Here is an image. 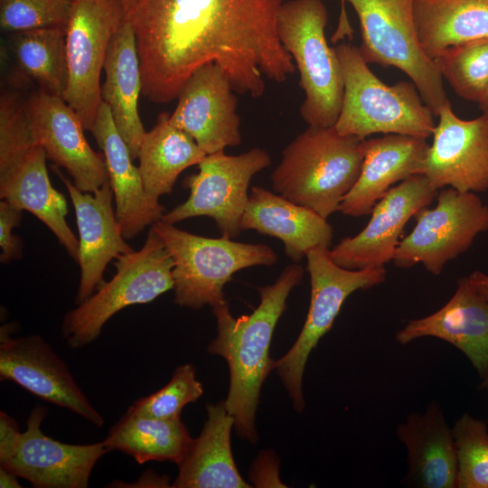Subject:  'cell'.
I'll return each mask as SVG.
<instances>
[{
    "instance_id": "obj_1",
    "label": "cell",
    "mask_w": 488,
    "mask_h": 488,
    "mask_svg": "<svg viewBox=\"0 0 488 488\" xmlns=\"http://www.w3.org/2000/svg\"><path fill=\"white\" fill-rule=\"evenodd\" d=\"M284 0H122L134 32L142 94L155 103L177 99L191 75L210 63L235 92L259 98L267 78L277 83L296 64L280 42Z\"/></svg>"
},
{
    "instance_id": "obj_2",
    "label": "cell",
    "mask_w": 488,
    "mask_h": 488,
    "mask_svg": "<svg viewBox=\"0 0 488 488\" xmlns=\"http://www.w3.org/2000/svg\"><path fill=\"white\" fill-rule=\"evenodd\" d=\"M304 268L298 263L286 267L272 285L258 288L260 303L248 315L235 318L227 303L212 307L217 336L207 351L223 357L230 369L225 406L234 419L237 434L256 443L255 414L261 386L276 361L269 356L275 327L286 309L291 290L298 286Z\"/></svg>"
},
{
    "instance_id": "obj_3",
    "label": "cell",
    "mask_w": 488,
    "mask_h": 488,
    "mask_svg": "<svg viewBox=\"0 0 488 488\" xmlns=\"http://www.w3.org/2000/svg\"><path fill=\"white\" fill-rule=\"evenodd\" d=\"M362 140L334 126H308L282 151L271 174L274 192L327 219L359 178Z\"/></svg>"
},
{
    "instance_id": "obj_4",
    "label": "cell",
    "mask_w": 488,
    "mask_h": 488,
    "mask_svg": "<svg viewBox=\"0 0 488 488\" xmlns=\"http://www.w3.org/2000/svg\"><path fill=\"white\" fill-rule=\"evenodd\" d=\"M343 78V99L335 129L366 139L372 134H399L427 138L434 114L412 81L387 85L368 67L358 47H334Z\"/></svg>"
},
{
    "instance_id": "obj_5",
    "label": "cell",
    "mask_w": 488,
    "mask_h": 488,
    "mask_svg": "<svg viewBox=\"0 0 488 488\" xmlns=\"http://www.w3.org/2000/svg\"><path fill=\"white\" fill-rule=\"evenodd\" d=\"M327 22L322 0H288L277 17L278 37L299 71L305 96L300 115L310 127H333L343 99L341 63L325 38Z\"/></svg>"
},
{
    "instance_id": "obj_6",
    "label": "cell",
    "mask_w": 488,
    "mask_h": 488,
    "mask_svg": "<svg viewBox=\"0 0 488 488\" xmlns=\"http://www.w3.org/2000/svg\"><path fill=\"white\" fill-rule=\"evenodd\" d=\"M151 229L162 239L174 260V302L197 310L226 302L223 287L244 268L271 267L277 261L267 245L208 238L158 221Z\"/></svg>"
},
{
    "instance_id": "obj_7",
    "label": "cell",
    "mask_w": 488,
    "mask_h": 488,
    "mask_svg": "<svg viewBox=\"0 0 488 488\" xmlns=\"http://www.w3.org/2000/svg\"><path fill=\"white\" fill-rule=\"evenodd\" d=\"M116 259L113 277L65 314L61 333L70 348L80 349L94 342L106 323L120 310L150 303L174 289L173 258L151 228L141 249Z\"/></svg>"
},
{
    "instance_id": "obj_8",
    "label": "cell",
    "mask_w": 488,
    "mask_h": 488,
    "mask_svg": "<svg viewBox=\"0 0 488 488\" xmlns=\"http://www.w3.org/2000/svg\"><path fill=\"white\" fill-rule=\"evenodd\" d=\"M415 0H345L359 22L362 59L383 67H395L409 77L424 102L437 116L449 101L434 60L423 51L414 20Z\"/></svg>"
},
{
    "instance_id": "obj_9",
    "label": "cell",
    "mask_w": 488,
    "mask_h": 488,
    "mask_svg": "<svg viewBox=\"0 0 488 488\" xmlns=\"http://www.w3.org/2000/svg\"><path fill=\"white\" fill-rule=\"evenodd\" d=\"M327 247H316L305 255L311 283L310 306L296 341L275 364L297 412L305 407L302 380L307 359L332 328L344 301L354 291L370 289L386 278L384 266L347 269L336 265Z\"/></svg>"
},
{
    "instance_id": "obj_10",
    "label": "cell",
    "mask_w": 488,
    "mask_h": 488,
    "mask_svg": "<svg viewBox=\"0 0 488 488\" xmlns=\"http://www.w3.org/2000/svg\"><path fill=\"white\" fill-rule=\"evenodd\" d=\"M270 163L269 154L258 147L237 155L224 151L206 155L198 164L199 172L183 180V186L190 190L188 199L164 213L161 221L175 224L206 216L215 221L221 237L237 238L242 231L250 181Z\"/></svg>"
},
{
    "instance_id": "obj_11",
    "label": "cell",
    "mask_w": 488,
    "mask_h": 488,
    "mask_svg": "<svg viewBox=\"0 0 488 488\" xmlns=\"http://www.w3.org/2000/svg\"><path fill=\"white\" fill-rule=\"evenodd\" d=\"M436 205L421 209L413 230L402 239L393 263L408 268L421 263L439 275L447 262L465 252L476 236L488 230V205L472 192L454 188L438 191Z\"/></svg>"
},
{
    "instance_id": "obj_12",
    "label": "cell",
    "mask_w": 488,
    "mask_h": 488,
    "mask_svg": "<svg viewBox=\"0 0 488 488\" xmlns=\"http://www.w3.org/2000/svg\"><path fill=\"white\" fill-rule=\"evenodd\" d=\"M124 21L122 0H75L66 29L68 84L63 100L91 131L102 102L100 72Z\"/></svg>"
},
{
    "instance_id": "obj_13",
    "label": "cell",
    "mask_w": 488,
    "mask_h": 488,
    "mask_svg": "<svg viewBox=\"0 0 488 488\" xmlns=\"http://www.w3.org/2000/svg\"><path fill=\"white\" fill-rule=\"evenodd\" d=\"M48 408L36 406L14 445L0 455V466L37 488H87L98 461L109 451L104 442L73 445L46 436L41 425Z\"/></svg>"
},
{
    "instance_id": "obj_14",
    "label": "cell",
    "mask_w": 488,
    "mask_h": 488,
    "mask_svg": "<svg viewBox=\"0 0 488 488\" xmlns=\"http://www.w3.org/2000/svg\"><path fill=\"white\" fill-rule=\"evenodd\" d=\"M0 330V380L16 383L41 399L67 408L94 426L105 419L75 381L67 364L40 335L12 337Z\"/></svg>"
},
{
    "instance_id": "obj_15",
    "label": "cell",
    "mask_w": 488,
    "mask_h": 488,
    "mask_svg": "<svg viewBox=\"0 0 488 488\" xmlns=\"http://www.w3.org/2000/svg\"><path fill=\"white\" fill-rule=\"evenodd\" d=\"M427 177L415 174L391 187L371 212L365 228L330 249L333 261L347 269L384 266L393 259L408 221L438 193Z\"/></svg>"
},
{
    "instance_id": "obj_16",
    "label": "cell",
    "mask_w": 488,
    "mask_h": 488,
    "mask_svg": "<svg viewBox=\"0 0 488 488\" xmlns=\"http://www.w3.org/2000/svg\"><path fill=\"white\" fill-rule=\"evenodd\" d=\"M420 174L437 190L460 192L488 190V117H457L450 101L441 107Z\"/></svg>"
},
{
    "instance_id": "obj_17",
    "label": "cell",
    "mask_w": 488,
    "mask_h": 488,
    "mask_svg": "<svg viewBox=\"0 0 488 488\" xmlns=\"http://www.w3.org/2000/svg\"><path fill=\"white\" fill-rule=\"evenodd\" d=\"M24 108L35 142L79 190L94 192L109 180L103 154L90 147L79 116L63 99L39 90Z\"/></svg>"
},
{
    "instance_id": "obj_18",
    "label": "cell",
    "mask_w": 488,
    "mask_h": 488,
    "mask_svg": "<svg viewBox=\"0 0 488 488\" xmlns=\"http://www.w3.org/2000/svg\"><path fill=\"white\" fill-rule=\"evenodd\" d=\"M225 72L214 63L186 80L170 114V122L191 136L207 154L241 143L238 99Z\"/></svg>"
},
{
    "instance_id": "obj_19",
    "label": "cell",
    "mask_w": 488,
    "mask_h": 488,
    "mask_svg": "<svg viewBox=\"0 0 488 488\" xmlns=\"http://www.w3.org/2000/svg\"><path fill=\"white\" fill-rule=\"evenodd\" d=\"M73 205L79 231L80 278L75 297L80 305L103 283V274L113 259L133 249L118 224L109 180L94 192H82L55 167Z\"/></svg>"
},
{
    "instance_id": "obj_20",
    "label": "cell",
    "mask_w": 488,
    "mask_h": 488,
    "mask_svg": "<svg viewBox=\"0 0 488 488\" xmlns=\"http://www.w3.org/2000/svg\"><path fill=\"white\" fill-rule=\"evenodd\" d=\"M435 337L461 351L483 380L488 377V301L463 277L449 301L430 315L409 320L396 333V341L408 344Z\"/></svg>"
},
{
    "instance_id": "obj_21",
    "label": "cell",
    "mask_w": 488,
    "mask_h": 488,
    "mask_svg": "<svg viewBox=\"0 0 488 488\" xmlns=\"http://www.w3.org/2000/svg\"><path fill=\"white\" fill-rule=\"evenodd\" d=\"M426 139L399 134L363 139L359 178L343 199L339 211L352 217L369 215L395 183L420 174L429 148Z\"/></svg>"
},
{
    "instance_id": "obj_22",
    "label": "cell",
    "mask_w": 488,
    "mask_h": 488,
    "mask_svg": "<svg viewBox=\"0 0 488 488\" xmlns=\"http://www.w3.org/2000/svg\"><path fill=\"white\" fill-rule=\"evenodd\" d=\"M102 150L114 194L116 215L123 236L131 239L161 221L164 207L150 197L108 106L102 101L91 131Z\"/></svg>"
},
{
    "instance_id": "obj_23",
    "label": "cell",
    "mask_w": 488,
    "mask_h": 488,
    "mask_svg": "<svg viewBox=\"0 0 488 488\" xmlns=\"http://www.w3.org/2000/svg\"><path fill=\"white\" fill-rule=\"evenodd\" d=\"M44 149L35 144L23 155L0 166V198L39 219L78 263L79 239L69 227L66 198L52 184Z\"/></svg>"
},
{
    "instance_id": "obj_24",
    "label": "cell",
    "mask_w": 488,
    "mask_h": 488,
    "mask_svg": "<svg viewBox=\"0 0 488 488\" xmlns=\"http://www.w3.org/2000/svg\"><path fill=\"white\" fill-rule=\"evenodd\" d=\"M407 448L406 483L420 488H456L457 455L442 407L430 401L423 413H410L396 427Z\"/></svg>"
},
{
    "instance_id": "obj_25",
    "label": "cell",
    "mask_w": 488,
    "mask_h": 488,
    "mask_svg": "<svg viewBox=\"0 0 488 488\" xmlns=\"http://www.w3.org/2000/svg\"><path fill=\"white\" fill-rule=\"evenodd\" d=\"M241 229L280 239L293 263H299L314 248H329L333 239L327 219L261 186L249 191Z\"/></svg>"
},
{
    "instance_id": "obj_26",
    "label": "cell",
    "mask_w": 488,
    "mask_h": 488,
    "mask_svg": "<svg viewBox=\"0 0 488 488\" xmlns=\"http://www.w3.org/2000/svg\"><path fill=\"white\" fill-rule=\"evenodd\" d=\"M103 69L106 79L101 86L102 101L108 106L132 158L136 159L146 132L137 109L142 77L136 37L125 20L111 39Z\"/></svg>"
},
{
    "instance_id": "obj_27",
    "label": "cell",
    "mask_w": 488,
    "mask_h": 488,
    "mask_svg": "<svg viewBox=\"0 0 488 488\" xmlns=\"http://www.w3.org/2000/svg\"><path fill=\"white\" fill-rule=\"evenodd\" d=\"M207 419L200 436L192 439L173 484L177 488H245L233 459L230 431L234 419L225 400L207 404Z\"/></svg>"
},
{
    "instance_id": "obj_28",
    "label": "cell",
    "mask_w": 488,
    "mask_h": 488,
    "mask_svg": "<svg viewBox=\"0 0 488 488\" xmlns=\"http://www.w3.org/2000/svg\"><path fill=\"white\" fill-rule=\"evenodd\" d=\"M418 39L432 60L448 47L488 37V0H415Z\"/></svg>"
},
{
    "instance_id": "obj_29",
    "label": "cell",
    "mask_w": 488,
    "mask_h": 488,
    "mask_svg": "<svg viewBox=\"0 0 488 488\" xmlns=\"http://www.w3.org/2000/svg\"><path fill=\"white\" fill-rule=\"evenodd\" d=\"M169 118V113L158 115L155 125L145 132L138 151V169L145 189L155 200L171 193L180 174L199 164L207 155Z\"/></svg>"
},
{
    "instance_id": "obj_30",
    "label": "cell",
    "mask_w": 488,
    "mask_h": 488,
    "mask_svg": "<svg viewBox=\"0 0 488 488\" xmlns=\"http://www.w3.org/2000/svg\"><path fill=\"white\" fill-rule=\"evenodd\" d=\"M192 438L181 420L159 419L126 411L103 440L108 451L118 450L143 465L149 461L183 459Z\"/></svg>"
},
{
    "instance_id": "obj_31",
    "label": "cell",
    "mask_w": 488,
    "mask_h": 488,
    "mask_svg": "<svg viewBox=\"0 0 488 488\" xmlns=\"http://www.w3.org/2000/svg\"><path fill=\"white\" fill-rule=\"evenodd\" d=\"M14 56L40 90L63 99L68 84L66 31L41 28L11 33Z\"/></svg>"
},
{
    "instance_id": "obj_32",
    "label": "cell",
    "mask_w": 488,
    "mask_h": 488,
    "mask_svg": "<svg viewBox=\"0 0 488 488\" xmlns=\"http://www.w3.org/2000/svg\"><path fill=\"white\" fill-rule=\"evenodd\" d=\"M434 61L459 97L479 101L488 86V37L448 47Z\"/></svg>"
},
{
    "instance_id": "obj_33",
    "label": "cell",
    "mask_w": 488,
    "mask_h": 488,
    "mask_svg": "<svg viewBox=\"0 0 488 488\" xmlns=\"http://www.w3.org/2000/svg\"><path fill=\"white\" fill-rule=\"evenodd\" d=\"M457 455L456 488H488V428L465 412L452 427Z\"/></svg>"
},
{
    "instance_id": "obj_34",
    "label": "cell",
    "mask_w": 488,
    "mask_h": 488,
    "mask_svg": "<svg viewBox=\"0 0 488 488\" xmlns=\"http://www.w3.org/2000/svg\"><path fill=\"white\" fill-rule=\"evenodd\" d=\"M203 392L191 363L177 367L170 381L157 391L136 399L127 412L159 419H176L183 408Z\"/></svg>"
},
{
    "instance_id": "obj_35",
    "label": "cell",
    "mask_w": 488,
    "mask_h": 488,
    "mask_svg": "<svg viewBox=\"0 0 488 488\" xmlns=\"http://www.w3.org/2000/svg\"><path fill=\"white\" fill-rule=\"evenodd\" d=\"M75 0H0V25L15 33L41 28L66 31Z\"/></svg>"
},
{
    "instance_id": "obj_36",
    "label": "cell",
    "mask_w": 488,
    "mask_h": 488,
    "mask_svg": "<svg viewBox=\"0 0 488 488\" xmlns=\"http://www.w3.org/2000/svg\"><path fill=\"white\" fill-rule=\"evenodd\" d=\"M23 218V210L6 200L0 202V261L7 264L21 258L23 255V241L13 230Z\"/></svg>"
},
{
    "instance_id": "obj_37",
    "label": "cell",
    "mask_w": 488,
    "mask_h": 488,
    "mask_svg": "<svg viewBox=\"0 0 488 488\" xmlns=\"http://www.w3.org/2000/svg\"><path fill=\"white\" fill-rule=\"evenodd\" d=\"M463 278L469 286L488 301V275L475 270Z\"/></svg>"
},
{
    "instance_id": "obj_38",
    "label": "cell",
    "mask_w": 488,
    "mask_h": 488,
    "mask_svg": "<svg viewBox=\"0 0 488 488\" xmlns=\"http://www.w3.org/2000/svg\"><path fill=\"white\" fill-rule=\"evenodd\" d=\"M352 28L351 27L350 22L348 20L347 13L345 11V0H341V13L339 16V23L335 30L334 34L332 37V41L336 42L338 41L348 38L351 40L352 38Z\"/></svg>"
},
{
    "instance_id": "obj_39",
    "label": "cell",
    "mask_w": 488,
    "mask_h": 488,
    "mask_svg": "<svg viewBox=\"0 0 488 488\" xmlns=\"http://www.w3.org/2000/svg\"><path fill=\"white\" fill-rule=\"evenodd\" d=\"M17 475L13 472L0 466V487L17 488L22 487L18 482Z\"/></svg>"
},
{
    "instance_id": "obj_40",
    "label": "cell",
    "mask_w": 488,
    "mask_h": 488,
    "mask_svg": "<svg viewBox=\"0 0 488 488\" xmlns=\"http://www.w3.org/2000/svg\"><path fill=\"white\" fill-rule=\"evenodd\" d=\"M477 103L482 115L488 117V86Z\"/></svg>"
},
{
    "instance_id": "obj_41",
    "label": "cell",
    "mask_w": 488,
    "mask_h": 488,
    "mask_svg": "<svg viewBox=\"0 0 488 488\" xmlns=\"http://www.w3.org/2000/svg\"><path fill=\"white\" fill-rule=\"evenodd\" d=\"M479 389H488V377L482 380L480 386H479Z\"/></svg>"
}]
</instances>
